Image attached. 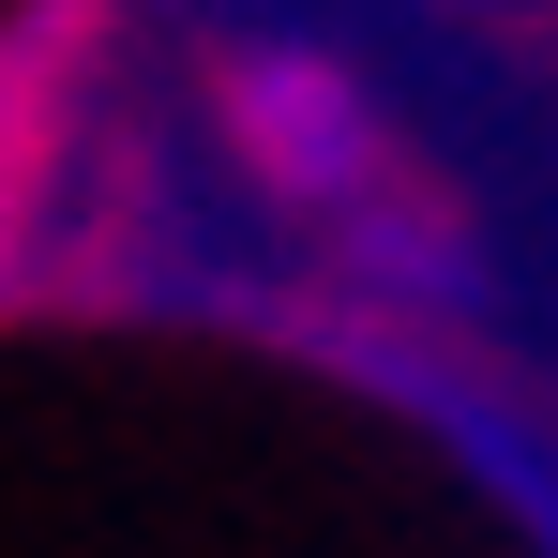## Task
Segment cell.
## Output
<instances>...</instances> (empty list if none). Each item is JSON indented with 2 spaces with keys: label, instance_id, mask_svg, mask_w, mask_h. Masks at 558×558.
<instances>
[{
  "label": "cell",
  "instance_id": "6da1fadb",
  "mask_svg": "<svg viewBox=\"0 0 558 558\" xmlns=\"http://www.w3.org/2000/svg\"><path fill=\"white\" fill-rule=\"evenodd\" d=\"M227 136L257 151V182L302 196V211H363L377 196V121L332 61L302 46H227Z\"/></svg>",
  "mask_w": 558,
  "mask_h": 558
}]
</instances>
